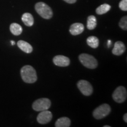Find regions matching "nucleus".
<instances>
[{
	"label": "nucleus",
	"instance_id": "obj_1",
	"mask_svg": "<svg viewBox=\"0 0 127 127\" xmlns=\"http://www.w3.org/2000/svg\"><path fill=\"white\" fill-rule=\"evenodd\" d=\"M21 76L26 83L32 84L37 80L35 69L31 65H25L21 69Z\"/></svg>",
	"mask_w": 127,
	"mask_h": 127
},
{
	"label": "nucleus",
	"instance_id": "obj_2",
	"mask_svg": "<svg viewBox=\"0 0 127 127\" xmlns=\"http://www.w3.org/2000/svg\"><path fill=\"white\" fill-rule=\"evenodd\" d=\"M35 9L36 12L44 19L49 20L53 15V12L51 7L43 2L36 3L35 5Z\"/></svg>",
	"mask_w": 127,
	"mask_h": 127
},
{
	"label": "nucleus",
	"instance_id": "obj_3",
	"mask_svg": "<svg viewBox=\"0 0 127 127\" xmlns=\"http://www.w3.org/2000/svg\"><path fill=\"white\" fill-rule=\"evenodd\" d=\"M79 60L84 66L90 69H95L98 66V61L93 55L88 54H81L79 56Z\"/></svg>",
	"mask_w": 127,
	"mask_h": 127
},
{
	"label": "nucleus",
	"instance_id": "obj_4",
	"mask_svg": "<svg viewBox=\"0 0 127 127\" xmlns=\"http://www.w3.org/2000/svg\"><path fill=\"white\" fill-rule=\"evenodd\" d=\"M111 107L107 104H104L95 109L93 112L94 117L96 120H101L110 114Z\"/></svg>",
	"mask_w": 127,
	"mask_h": 127
},
{
	"label": "nucleus",
	"instance_id": "obj_5",
	"mask_svg": "<svg viewBox=\"0 0 127 127\" xmlns=\"http://www.w3.org/2000/svg\"><path fill=\"white\" fill-rule=\"evenodd\" d=\"M51 101L48 98H40L35 101L32 104V108L35 111L48 110L51 107Z\"/></svg>",
	"mask_w": 127,
	"mask_h": 127
},
{
	"label": "nucleus",
	"instance_id": "obj_6",
	"mask_svg": "<svg viewBox=\"0 0 127 127\" xmlns=\"http://www.w3.org/2000/svg\"><path fill=\"white\" fill-rule=\"evenodd\" d=\"M127 92L126 88L123 86L117 87L114 91L112 98L116 102L123 103L127 99Z\"/></svg>",
	"mask_w": 127,
	"mask_h": 127
},
{
	"label": "nucleus",
	"instance_id": "obj_7",
	"mask_svg": "<svg viewBox=\"0 0 127 127\" xmlns=\"http://www.w3.org/2000/svg\"><path fill=\"white\" fill-rule=\"evenodd\" d=\"M77 87L81 93L85 96H90L93 93V87L87 81L80 80L78 82Z\"/></svg>",
	"mask_w": 127,
	"mask_h": 127
},
{
	"label": "nucleus",
	"instance_id": "obj_8",
	"mask_svg": "<svg viewBox=\"0 0 127 127\" xmlns=\"http://www.w3.org/2000/svg\"><path fill=\"white\" fill-rule=\"evenodd\" d=\"M52 118V114L50 111L45 110L40 111L39 113L37 116L36 120L38 123L40 124H46L49 123Z\"/></svg>",
	"mask_w": 127,
	"mask_h": 127
},
{
	"label": "nucleus",
	"instance_id": "obj_9",
	"mask_svg": "<svg viewBox=\"0 0 127 127\" xmlns=\"http://www.w3.org/2000/svg\"><path fill=\"white\" fill-rule=\"evenodd\" d=\"M53 63L55 65L61 67H65L69 65L70 60L68 57L64 55H57L53 58Z\"/></svg>",
	"mask_w": 127,
	"mask_h": 127
},
{
	"label": "nucleus",
	"instance_id": "obj_10",
	"mask_svg": "<svg viewBox=\"0 0 127 127\" xmlns=\"http://www.w3.org/2000/svg\"><path fill=\"white\" fill-rule=\"evenodd\" d=\"M125 51V46L124 44L121 41H117L114 44V48L112 49V52L114 55L120 56L123 54Z\"/></svg>",
	"mask_w": 127,
	"mask_h": 127
},
{
	"label": "nucleus",
	"instance_id": "obj_11",
	"mask_svg": "<svg viewBox=\"0 0 127 127\" xmlns=\"http://www.w3.org/2000/svg\"><path fill=\"white\" fill-rule=\"evenodd\" d=\"M84 30V26L81 23H74L71 25L69 32L72 35L81 34Z\"/></svg>",
	"mask_w": 127,
	"mask_h": 127
},
{
	"label": "nucleus",
	"instance_id": "obj_12",
	"mask_svg": "<svg viewBox=\"0 0 127 127\" xmlns=\"http://www.w3.org/2000/svg\"><path fill=\"white\" fill-rule=\"evenodd\" d=\"M17 45L20 50H21L27 54H30L32 52L33 48L26 41L23 40H20L17 42Z\"/></svg>",
	"mask_w": 127,
	"mask_h": 127
},
{
	"label": "nucleus",
	"instance_id": "obj_13",
	"mask_svg": "<svg viewBox=\"0 0 127 127\" xmlns=\"http://www.w3.org/2000/svg\"><path fill=\"white\" fill-rule=\"evenodd\" d=\"M22 21L24 23V24L28 27H31L34 25V19L33 16L31 15V14L28 13H24L22 16Z\"/></svg>",
	"mask_w": 127,
	"mask_h": 127
},
{
	"label": "nucleus",
	"instance_id": "obj_14",
	"mask_svg": "<svg viewBox=\"0 0 127 127\" xmlns=\"http://www.w3.org/2000/svg\"><path fill=\"white\" fill-rule=\"evenodd\" d=\"M71 125V120L68 117H62L57 120L55 126L56 127H69Z\"/></svg>",
	"mask_w": 127,
	"mask_h": 127
},
{
	"label": "nucleus",
	"instance_id": "obj_15",
	"mask_svg": "<svg viewBox=\"0 0 127 127\" xmlns=\"http://www.w3.org/2000/svg\"><path fill=\"white\" fill-rule=\"evenodd\" d=\"M11 32L14 35H20L23 32V28L20 24L17 23H12L9 27Z\"/></svg>",
	"mask_w": 127,
	"mask_h": 127
},
{
	"label": "nucleus",
	"instance_id": "obj_16",
	"mask_svg": "<svg viewBox=\"0 0 127 127\" xmlns=\"http://www.w3.org/2000/svg\"><path fill=\"white\" fill-rule=\"evenodd\" d=\"M87 43L92 48L95 49L99 46V41L96 36H90L87 39Z\"/></svg>",
	"mask_w": 127,
	"mask_h": 127
},
{
	"label": "nucleus",
	"instance_id": "obj_17",
	"mask_svg": "<svg viewBox=\"0 0 127 127\" xmlns=\"http://www.w3.org/2000/svg\"><path fill=\"white\" fill-rule=\"evenodd\" d=\"M97 25L96 18L94 15H90L87 18V28L90 30L95 29Z\"/></svg>",
	"mask_w": 127,
	"mask_h": 127
},
{
	"label": "nucleus",
	"instance_id": "obj_18",
	"mask_svg": "<svg viewBox=\"0 0 127 127\" xmlns=\"http://www.w3.org/2000/svg\"><path fill=\"white\" fill-rule=\"evenodd\" d=\"M111 6L109 4H102L96 9V13L98 15H102L108 12L111 9Z\"/></svg>",
	"mask_w": 127,
	"mask_h": 127
},
{
	"label": "nucleus",
	"instance_id": "obj_19",
	"mask_svg": "<svg viewBox=\"0 0 127 127\" xmlns=\"http://www.w3.org/2000/svg\"><path fill=\"white\" fill-rule=\"evenodd\" d=\"M119 26L123 30L127 31V17L125 16L121 19L120 23H119Z\"/></svg>",
	"mask_w": 127,
	"mask_h": 127
},
{
	"label": "nucleus",
	"instance_id": "obj_20",
	"mask_svg": "<svg viewBox=\"0 0 127 127\" xmlns=\"http://www.w3.org/2000/svg\"><path fill=\"white\" fill-rule=\"evenodd\" d=\"M119 7L121 10L127 11V0H122L119 4Z\"/></svg>",
	"mask_w": 127,
	"mask_h": 127
},
{
	"label": "nucleus",
	"instance_id": "obj_21",
	"mask_svg": "<svg viewBox=\"0 0 127 127\" xmlns=\"http://www.w3.org/2000/svg\"><path fill=\"white\" fill-rule=\"evenodd\" d=\"M64 1H65L66 2L68 3V4H74V3L76 2L77 0H64Z\"/></svg>",
	"mask_w": 127,
	"mask_h": 127
},
{
	"label": "nucleus",
	"instance_id": "obj_22",
	"mask_svg": "<svg viewBox=\"0 0 127 127\" xmlns=\"http://www.w3.org/2000/svg\"><path fill=\"white\" fill-rule=\"evenodd\" d=\"M124 121L125 123H127V114H125L124 115Z\"/></svg>",
	"mask_w": 127,
	"mask_h": 127
},
{
	"label": "nucleus",
	"instance_id": "obj_23",
	"mask_svg": "<svg viewBox=\"0 0 127 127\" xmlns=\"http://www.w3.org/2000/svg\"><path fill=\"white\" fill-rule=\"evenodd\" d=\"M111 44H112V42H111V41L110 40V39H109V40H108V47L109 48L110 47V46H111Z\"/></svg>",
	"mask_w": 127,
	"mask_h": 127
},
{
	"label": "nucleus",
	"instance_id": "obj_24",
	"mask_svg": "<svg viewBox=\"0 0 127 127\" xmlns=\"http://www.w3.org/2000/svg\"><path fill=\"white\" fill-rule=\"evenodd\" d=\"M11 43L12 45H14L15 44V42L14 41H11Z\"/></svg>",
	"mask_w": 127,
	"mask_h": 127
},
{
	"label": "nucleus",
	"instance_id": "obj_25",
	"mask_svg": "<svg viewBox=\"0 0 127 127\" xmlns=\"http://www.w3.org/2000/svg\"><path fill=\"white\" fill-rule=\"evenodd\" d=\"M104 127H111L110 125H104Z\"/></svg>",
	"mask_w": 127,
	"mask_h": 127
}]
</instances>
